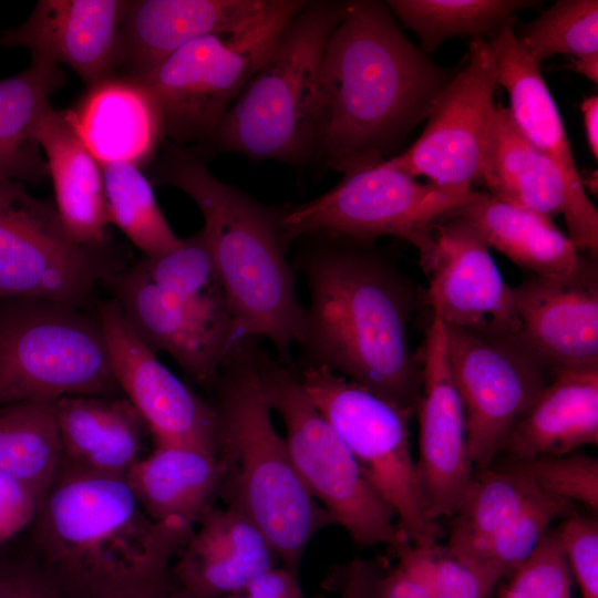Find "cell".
<instances>
[{
    "label": "cell",
    "mask_w": 598,
    "mask_h": 598,
    "mask_svg": "<svg viewBox=\"0 0 598 598\" xmlns=\"http://www.w3.org/2000/svg\"><path fill=\"white\" fill-rule=\"evenodd\" d=\"M497 85L496 60L488 42L471 39L467 54L441 93L421 135L383 164L448 189L472 192L482 186Z\"/></svg>",
    "instance_id": "14"
},
{
    "label": "cell",
    "mask_w": 598,
    "mask_h": 598,
    "mask_svg": "<svg viewBox=\"0 0 598 598\" xmlns=\"http://www.w3.org/2000/svg\"><path fill=\"white\" fill-rule=\"evenodd\" d=\"M597 171L589 173L587 176L581 177V184L584 188L589 189L591 193L597 194Z\"/></svg>",
    "instance_id": "50"
},
{
    "label": "cell",
    "mask_w": 598,
    "mask_h": 598,
    "mask_svg": "<svg viewBox=\"0 0 598 598\" xmlns=\"http://www.w3.org/2000/svg\"><path fill=\"white\" fill-rule=\"evenodd\" d=\"M530 0H389L393 16L413 30L421 50L436 51L444 41L470 35L489 41L516 21L522 9L535 8Z\"/></svg>",
    "instance_id": "33"
},
{
    "label": "cell",
    "mask_w": 598,
    "mask_h": 598,
    "mask_svg": "<svg viewBox=\"0 0 598 598\" xmlns=\"http://www.w3.org/2000/svg\"><path fill=\"white\" fill-rule=\"evenodd\" d=\"M514 23L487 41L496 60L497 83L509 96L511 115L524 137L555 163L575 199L584 207L596 208L581 184L558 107L540 68L518 43Z\"/></svg>",
    "instance_id": "28"
},
{
    "label": "cell",
    "mask_w": 598,
    "mask_h": 598,
    "mask_svg": "<svg viewBox=\"0 0 598 598\" xmlns=\"http://www.w3.org/2000/svg\"><path fill=\"white\" fill-rule=\"evenodd\" d=\"M545 495L513 465L475 471L468 489L452 516L445 547L460 557L473 559L492 537Z\"/></svg>",
    "instance_id": "32"
},
{
    "label": "cell",
    "mask_w": 598,
    "mask_h": 598,
    "mask_svg": "<svg viewBox=\"0 0 598 598\" xmlns=\"http://www.w3.org/2000/svg\"><path fill=\"white\" fill-rule=\"evenodd\" d=\"M96 312L114 379L144 421L154 444L197 447L215 454L214 405L169 371L126 321L114 298Z\"/></svg>",
    "instance_id": "17"
},
{
    "label": "cell",
    "mask_w": 598,
    "mask_h": 598,
    "mask_svg": "<svg viewBox=\"0 0 598 598\" xmlns=\"http://www.w3.org/2000/svg\"><path fill=\"white\" fill-rule=\"evenodd\" d=\"M383 162L349 169L327 193L283 209L280 219L282 247L315 234H330L365 244L393 236L409 241L417 250L423 269L433 248V224L483 193L420 183Z\"/></svg>",
    "instance_id": "11"
},
{
    "label": "cell",
    "mask_w": 598,
    "mask_h": 598,
    "mask_svg": "<svg viewBox=\"0 0 598 598\" xmlns=\"http://www.w3.org/2000/svg\"><path fill=\"white\" fill-rule=\"evenodd\" d=\"M55 402L0 406V473L47 492L60 461Z\"/></svg>",
    "instance_id": "34"
},
{
    "label": "cell",
    "mask_w": 598,
    "mask_h": 598,
    "mask_svg": "<svg viewBox=\"0 0 598 598\" xmlns=\"http://www.w3.org/2000/svg\"><path fill=\"white\" fill-rule=\"evenodd\" d=\"M262 390L286 427L296 471L317 503L360 547L393 548L409 539L391 506L362 474L353 456L311 402L297 377L258 352Z\"/></svg>",
    "instance_id": "10"
},
{
    "label": "cell",
    "mask_w": 598,
    "mask_h": 598,
    "mask_svg": "<svg viewBox=\"0 0 598 598\" xmlns=\"http://www.w3.org/2000/svg\"><path fill=\"white\" fill-rule=\"evenodd\" d=\"M52 178L55 207L70 233L86 245H106L109 216L100 163L63 111L48 105L34 127Z\"/></svg>",
    "instance_id": "27"
},
{
    "label": "cell",
    "mask_w": 598,
    "mask_h": 598,
    "mask_svg": "<svg viewBox=\"0 0 598 598\" xmlns=\"http://www.w3.org/2000/svg\"><path fill=\"white\" fill-rule=\"evenodd\" d=\"M193 527L150 518L124 477L59 462L27 553L59 598H140L174 584Z\"/></svg>",
    "instance_id": "2"
},
{
    "label": "cell",
    "mask_w": 598,
    "mask_h": 598,
    "mask_svg": "<svg viewBox=\"0 0 598 598\" xmlns=\"http://www.w3.org/2000/svg\"><path fill=\"white\" fill-rule=\"evenodd\" d=\"M597 443L598 368H564L550 372L549 383L513 429L504 452L524 461Z\"/></svg>",
    "instance_id": "26"
},
{
    "label": "cell",
    "mask_w": 598,
    "mask_h": 598,
    "mask_svg": "<svg viewBox=\"0 0 598 598\" xmlns=\"http://www.w3.org/2000/svg\"><path fill=\"white\" fill-rule=\"evenodd\" d=\"M254 339L236 342L209 385L215 393V455L225 506L267 537L282 567L298 575L310 539L333 524L311 496L271 420Z\"/></svg>",
    "instance_id": "5"
},
{
    "label": "cell",
    "mask_w": 598,
    "mask_h": 598,
    "mask_svg": "<svg viewBox=\"0 0 598 598\" xmlns=\"http://www.w3.org/2000/svg\"><path fill=\"white\" fill-rule=\"evenodd\" d=\"M306 2L268 0L262 11L239 30L193 40L135 78L155 105L164 137L176 145H208L231 103Z\"/></svg>",
    "instance_id": "9"
},
{
    "label": "cell",
    "mask_w": 598,
    "mask_h": 598,
    "mask_svg": "<svg viewBox=\"0 0 598 598\" xmlns=\"http://www.w3.org/2000/svg\"><path fill=\"white\" fill-rule=\"evenodd\" d=\"M415 558L437 598H491L501 579L437 543H412Z\"/></svg>",
    "instance_id": "40"
},
{
    "label": "cell",
    "mask_w": 598,
    "mask_h": 598,
    "mask_svg": "<svg viewBox=\"0 0 598 598\" xmlns=\"http://www.w3.org/2000/svg\"><path fill=\"white\" fill-rule=\"evenodd\" d=\"M584 118V128L591 155L598 158V96L591 94L585 97L580 104Z\"/></svg>",
    "instance_id": "47"
},
{
    "label": "cell",
    "mask_w": 598,
    "mask_h": 598,
    "mask_svg": "<svg viewBox=\"0 0 598 598\" xmlns=\"http://www.w3.org/2000/svg\"><path fill=\"white\" fill-rule=\"evenodd\" d=\"M64 83L59 65L38 58L19 74L0 80V182L40 184L49 177L34 127Z\"/></svg>",
    "instance_id": "31"
},
{
    "label": "cell",
    "mask_w": 598,
    "mask_h": 598,
    "mask_svg": "<svg viewBox=\"0 0 598 598\" xmlns=\"http://www.w3.org/2000/svg\"><path fill=\"white\" fill-rule=\"evenodd\" d=\"M47 492L0 473V545L33 523Z\"/></svg>",
    "instance_id": "42"
},
{
    "label": "cell",
    "mask_w": 598,
    "mask_h": 598,
    "mask_svg": "<svg viewBox=\"0 0 598 598\" xmlns=\"http://www.w3.org/2000/svg\"><path fill=\"white\" fill-rule=\"evenodd\" d=\"M546 495L570 504H581L588 511L598 512V461L574 451L558 456H540L511 464Z\"/></svg>",
    "instance_id": "38"
},
{
    "label": "cell",
    "mask_w": 598,
    "mask_h": 598,
    "mask_svg": "<svg viewBox=\"0 0 598 598\" xmlns=\"http://www.w3.org/2000/svg\"><path fill=\"white\" fill-rule=\"evenodd\" d=\"M570 575L581 598H598V523L591 516L570 513L557 528Z\"/></svg>",
    "instance_id": "41"
},
{
    "label": "cell",
    "mask_w": 598,
    "mask_h": 598,
    "mask_svg": "<svg viewBox=\"0 0 598 598\" xmlns=\"http://www.w3.org/2000/svg\"><path fill=\"white\" fill-rule=\"evenodd\" d=\"M573 504L545 495L505 529L492 537L471 561L496 575H511L533 553L550 524L570 514ZM468 560V559H467Z\"/></svg>",
    "instance_id": "37"
},
{
    "label": "cell",
    "mask_w": 598,
    "mask_h": 598,
    "mask_svg": "<svg viewBox=\"0 0 598 598\" xmlns=\"http://www.w3.org/2000/svg\"><path fill=\"white\" fill-rule=\"evenodd\" d=\"M151 178L187 194L202 213L236 341L265 337L279 362L288 361L292 344L302 341L306 309L280 241L283 209L264 206L218 179L199 155L176 144L167 145Z\"/></svg>",
    "instance_id": "4"
},
{
    "label": "cell",
    "mask_w": 598,
    "mask_h": 598,
    "mask_svg": "<svg viewBox=\"0 0 598 598\" xmlns=\"http://www.w3.org/2000/svg\"><path fill=\"white\" fill-rule=\"evenodd\" d=\"M421 367L419 485L427 516L436 522L457 511L473 477L466 446L464 412L447 359L446 328L435 315L414 354Z\"/></svg>",
    "instance_id": "18"
},
{
    "label": "cell",
    "mask_w": 598,
    "mask_h": 598,
    "mask_svg": "<svg viewBox=\"0 0 598 598\" xmlns=\"http://www.w3.org/2000/svg\"><path fill=\"white\" fill-rule=\"evenodd\" d=\"M109 223L115 225L140 249L153 257L175 248L177 237L164 217L151 182L128 162L100 164Z\"/></svg>",
    "instance_id": "35"
},
{
    "label": "cell",
    "mask_w": 598,
    "mask_h": 598,
    "mask_svg": "<svg viewBox=\"0 0 598 598\" xmlns=\"http://www.w3.org/2000/svg\"><path fill=\"white\" fill-rule=\"evenodd\" d=\"M457 70L414 45L385 2L349 1L323 56L315 158L342 174L386 161L427 120Z\"/></svg>",
    "instance_id": "1"
},
{
    "label": "cell",
    "mask_w": 598,
    "mask_h": 598,
    "mask_svg": "<svg viewBox=\"0 0 598 598\" xmlns=\"http://www.w3.org/2000/svg\"><path fill=\"white\" fill-rule=\"evenodd\" d=\"M507 578L498 598H573V579L557 528H549Z\"/></svg>",
    "instance_id": "39"
},
{
    "label": "cell",
    "mask_w": 598,
    "mask_h": 598,
    "mask_svg": "<svg viewBox=\"0 0 598 598\" xmlns=\"http://www.w3.org/2000/svg\"><path fill=\"white\" fill-rule=\"evenodd\" d=\"M63 113L100 164L122 161L144 167L164 137L155 105L135 78L99 81Z\"/></svg>",
    "instance_id": "24"
},
{
    "label": "cell",
    "mask_w": 598,
    "mask_h": 598,
    "mask_svg": "<svg viewBox=\"0 0 598 598\" xmlns=\"http://www.w3.org/2000/svg\"><path fill=\"white\" fill-rule=\"evenodd\" d=\"M396 565L385 575H379L373 598H437L422 571L410 540L395 547Z\"/></svg>",
    "instance_id": "43"
},
{
    "label": "cell",
    "mask_w": 598,
    "mask_h": 598,
    "mask_svg": "<svg viewBox=\"0 0 598 598\" xmlns=\"http://www.w3.org/2000/svg\"><path fill=\"white\" fill-rule=\"evenodd\" d=\"M123 316L155 353H168L195 381L209 386L237 342L227 299L207 247L196 240L106 281Z\"/></svg>",
    "instance_id": "7"
},
{
    "label": "cell",
    "mask_w": 598,
    "mask_h": 598,
    "mask_svg": "<svg viewBox=\"0 0 598 598\" xmlns=\"http://www.w3.org/2000/svg\"><path fill=\"white\" fill-rule=\"evenodd\" d=\"M127 0H40L29 17L4 30L0 45L71 68L87 86L115 75Z\"/></svg>",
    "instance_id": "21"
},
{
    "label": "cell",
    "mask_w": 598,
    "mask_h": 598,
    "mask_svg": "<svg viewBox=\"0 0 598 598\" xmlns=\"http://www.w3.org/2000/svg\"><path fill=\"white\" fill-rule=\"evenodd\" d=\"M122 396L97 312L37 297L0 298V406Z\"/></svg>",
    "instance_id": "8"
},
{
    "label": "cell",
    "mask_w": 598,
    "mask_h": 598,
    "mask_svg": "<svg viewBox=\"0 0 598 598\" xmlns=\"http://www.w3.org/2000/svg\"><path fill=\"white\" fill-rule=\"evenodd\" d=\"M140 598H193L182 590L175 582L166 589Z\"/></svg>",
    "instance_id": "49"
},
{
    "label": "cell",
    "mask_w": 598,
    "mask_h": 598,
    "mask_svg": "<svg viewBox=\"0 0 598 598\" xmlns=\"http://www.w3.org/2000/svg\"><path fill=\"white\" fill-rule=\"evenodd\" d=\"M482 186L488 195L553 220L563 214L577 249L597 260L598 210L580 205L561 172L517 128L508 107L496 104L486 144Z\"/></svg>",
    "instance_id": "20"
},
{
    "label": "cell",
    "mask_w": 598,
    "mask_h": 598,
    "mask_svg": "<svg viewBox=\"0 0 598 598\" xmlns=\"http://www.w3.org/2000/svg\"><path fill=\"white\" fill-rule=\"evenodd\" d=\"M125 481L141 507L155 522L173 518L194 526L218 498L221 467L214 453L187 445L154 444Z\"/></svg>",
    "instance_id": "29"
},
{
    "label": "cell",
    "mask_w": 598,
    "mask_h": 598,
    "mask_svg": "<svg viewBox=\"0 0 598 598\" xmlns=\"http://www.w3.org/2000/svg\"><path fill=\"white\" fill-rule=\"evenodd\" d=\"M447 359L465 421L475 471L489 467L533 405L547 373L509 340H485L445 326Z\"/></svg>",
    "instance_id": "15"
},
{
    "label": "cell",
    "mask_w": 598,
    "mask_h": 598,
    "mask_svg": "<svg viewBox=\"0 0 598 598\" xmlns=\"http://www.w3.org/2000/svg\"><path fill=\"white\" fill-rule=\"evenodd\" d=\"M297 379L364 477L394 511L409 540L436 544L440 527L425 512L411 452L409 424L414 413L323 365L307 364Z\"/></svg>",
    "instance_id": "12"
},
{
    "label": "cell",
    "mask_w": 598,
    "mask_h": 598,
    "mask_svg": "<svg viewBox=\"0 0 598 598\" xmlns=\"http://www.w3.org/2000/svg\"><path fill=\"white\" fill-rule=\"evenodd\" d=\"M348 6L349 1H307L231 103L208 145L293 166L315 158L323 56Z\"/></svg>",
    "instance_id": "6"
},
{
    "label": "cell",
    "mask_w": 598,
    "mask_h": 598,
    "mask_svg": "<svg viewBox=\"0 0 598 598\" xmlns=\"http://www.w3.org/2000/svg\"><path fill=\"white\" fill-rule=\"evenodd\" d=\"M122 268L109 244L75 240L55 204L20 182H0V298L37 297L86 309L96 288Z\"/></svg>",
    "instance_id": "13"
},
{
    "label": "cell",
    "mask_w": 598,
    "mask_h": 598,
    "mask_svg": "<svg viewBox=\"0 0 598 598\" xmlns=\"http://www.w3.org/2000/svg\"><path fill=\"white\" fill-rule=\"evenodd\" d=\"M267 3L268 0L130 1L120 33L115 75L141 76L193 40L239 30Z\"/></svg>",
    "instance_id": "23"
},
{
    "label": "cell",
    "mask_w": 598,
    "mask_h": 598,
    "mask_svg": "<svg viewBox=\"0 0 598 598\" xmlns=\"http://www.w3.org/2000/svg\"><path fill=\"white\" fill-rule=\"evenodd\" d=\"M379 575L374 566L364 560L351 561L340 577V598H373Z\"/></svg>",
    "instance_id": "46"
},
{
    "label": "cell",
    "mask_w": 598,
    "mask_h": 598,
    "mask_svg": "<svg viewBox=\"0 0 598 598\" xmlns=\"http://www.w3.org/2000/svg\"><path fill=\"white\" fill-rule=\"evenodd\" d=\"M0 598H59L28 553L0 563Z\"/></svg>",
    "instance_id": "44"
},
{
    "label": "cell",
    "mask_w": 598,
    "mask_h": 598,
    "mask_svg": "<svg viewBox=\"0 0 598 598\" xmlns=\"http://www.w3.org/2000/svg\"><path fill=\"white\" fill-rule=\"evenodd\" d=\"M584 75L589 81L598 82V52L581 56H573L569 62L560 66Z\"/></svg>",
    "instance_id": "48"
},
{
    "label": "cell",
    "mask_w": 598,
    "mask_h": 598,
    "mask_svg": "<svg viewBox=\"0 0 598 598\" xmlns=\"http://www.w3.org/2000/svg\"><path fill=\"white\" fill-rule=\"evenodd\" d=\"M432 236V252L422 269L432 315L485 340L514 337L520 324L513 287L480 231L461 217L443 216L433 224Z\"/></svg>",
    "instance_id": "16"
},
{
    "label": "cell",
    "mask_w": 598,
    "mask_h": 598,
    "mask_svg": "<svg viewBox=\"0 0 598 598\" xmlns=\"http://www.w3.org/2000/svg\"><path fill=\"white\" fill-rule=\"evenodd\" d=\"M60 463L124 477L142 457L148 430L125 396L72 395L54 403Z\"/></svg>",
    "instance_id": "25"
},
{
    "label": "cell",
    "mask_w": 598,
    "mask_h": 598,
    "mask_svg": "<svg viewBox=\"0 0 598 598\" xmlns=\"http://www.w3.org/2000/svg\"><path fill=\"white\" fill-rule=\"evenodd\" d=\"M315 236L319 240L296 262L311 297L300 343L307 364L323 365L415 414L422 372L409 343L414 290L371 244Z\"/></svg>",
    "instance_id": "3"
},
{
    "label": "cell",
    "mask_w": 598,
    "mask_h": 598,
    "mask_svg": "<svg viewBox=\"0 0 598 598\" xmlns=\"http://www.w3.org/2000/svg\"><path fill=\"white\" fill-rule=\"evenodd\" d=\"M278 555L244 514L206 508L172 564L174 582L193 598H224L277 567Z\"/></svg>",
    "instance_id": "22"
},
{
    "label": "cell",
    "mask_w": 598,
    "mask_h": 598,
    "mask_svg": "<svg viewBox=\"0 0 598 598\" xmlns=\"http://www.w3.org/2000/svg\"><path fill=\"white\" fill-rule=\"evenodd\" d=\"M224 598H303V595L298 575L285 567H275Z\"/></svg>",
    "instance_id": "45"
},
{
    "label": "cell",
    "mask_w": 598,
    "mask_h": 598,
    "mask_svg": "<svg viewBox=\"0 0 598 598\" xmlns=\"http://www.w3.org/2000/svg\"><path fill=\"white\" fill-rule=\"evenodd\" d=\"M513 31L539 68L555 54L581 56L597 53L598 1L558 0L533 21H516Z\"/></svg>",
    "instance_id": "36"
},
{
    "label": "cell",
    "mask_w": 598,
    "mask_h": 598,
    "mask_svg": "<svg viewBox=\"0 0 598 598\" xmlns=\"http://www.w3.org/2000/svg\"><path fill=\"white\" fill-rule=\"evenodd\" d=\"M513 296L520 326L508 340L547 373L598 368L597 260L568 276L529 274Z\"/></svg>",
    "instance_id": "19"
},
{
    "label": "cell",
    "mask_w": 598,
    "mask_h": 598,
    "mask_svg": "<svg viewBox=\"0 0 598 598\" xmlns=\"http://www.w3.org/2000/svg\"><path fill=\"white\" fill-rule=\"evenodd\" d=\"M444 216L463 218L480 231L489 247L534 276H568L590 259L551 219L501 202L487 193Z\"/></svg>",
    "instance_id": "30"
}]
</instances>
